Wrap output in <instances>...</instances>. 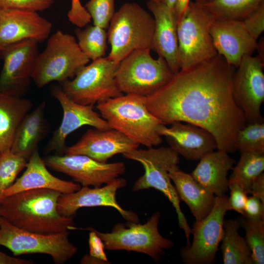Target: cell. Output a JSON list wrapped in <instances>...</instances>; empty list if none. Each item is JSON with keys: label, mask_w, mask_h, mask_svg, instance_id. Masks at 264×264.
I'll return each instance as SVG.
<instances>
[{"label": "cell", "mask_w": 264, "mask_h": 264, "mask_svg": "<svg viewBox=\"0 0 264 264\" xmlns=\"http://www.w3.org/2000/svg\"><path fill=\"white\" fill-rule=\"evenodd\" d=\"M139 145L119 131L93 128L88 129L74 144L67 147L65 154H81L101 162L113 156L136 149Z\"/></svg>", "instance_id": "20"}, {"label": "cell", "mask_w": 264, "mask_h": 264, "mask_svg": "<svg viewBox=\"0 0 264 264\" xmlns=\"http://www.w3.org/2000/svg\"><path fill=\"white\" fill-rule=\"evenodd\" d=\"M90 231L88 239L89 247V255L95 258L99 259L105 264H108L106 253L105 252V246L103 241L97 236L96 233L92 230L88 228H78Z\"/></svg>", "instance_id": "41"}, {"label": "cell", "mask_w": 264, "mask_h": 264, "mask_svg": "<svg viewBox=\"0 0 264 264\" xmlns=\"http://www.w3.org/2000/svg\"><path fill=\"white\" fill-rule=\"evenodd\" d=\"M124 178H116L103 187L83 186L77 191L61 194L57 204V209L63 216L72 217L77 211L83 207L106 206L114 208L127 221L139 222L137 215L133 212L124 209L116 198L118 189L127 185Z\"/></svg>", "instance_id": "17"}, {"label": "cell", "mask_w": 264, "mask_h": 264, "mask_svg": "<svg viewBox=\"0 0 264 264\" xmlns=\"http://www.w3.org/2000/svg\"><path fill=\"white\" fill-rule=\"evenodd\" d=\"M150 48L135 50L119 63L115 74L118 89L122 93L143 96L151 95L167 84L173 73L165 60L154 59Z\"/></svg>", "instance_id": "7"}, {"label": "cell", "mask_w": 264, "mask_h": 264, "mask_svg": "<svg viewBox=\"0 0 264 264\" xmlns=\"http://www.w3.org/2000/svg\"><path fill=\"white\" fill-rule=\"evenodd\" d=\"M81 264H105L103 261L89 255H85L81 260Z\"/></svg>", "instance_id": "46"}, {"label": "cell", "mask_w": 264, "mask_h": 264, "mask_svg": "<svg viewBox=\"0 0 264 264\" xmlns=\"http://www.w3.org/2000/svg\"><path fill=\"white\" fill-rule=\"evenodd\" d=\"M241 227L239 220H224L220 249L224 264H254L251 251L244 237L239 233Z\"/></svg>", "instance_id": "28"}, {"label": "cell", "mask_w": 264, "mask_h": 264, "mask_svg": "<svg viewBox=\"0 0 264 264\" xmlns=\"http://www.w3.org/2000/svg\"><path fill=\"white\" fill-rule=\"evenodd\" d=\"M199 160L191 174L193 177L215 196L226 195L228 190L227 174L236 160L228 153L220 150L205 155Z\"/></svg>", "instance_id": "24"}, {"label": "cell", "mask_w": 264, "mask_h": 264, "mask_svg": "<svg viewBox=\"0 0 264 264\" xmlns=\"http://www.w3.org/2000/svg\"><path fill=\"white\" fill-rule=\"evenodd\" d=\"M226 195L215 197L214 206L203 219L193 224V239L190 246L180 249V255L186 264L214 263L223 234L224 216L227 211Z\"/></svg>", "instance_id": "12"}, {"label": "cell", "mask_w": 264, "mask_h": 264, "mask_svg": "<svg viewBox=\"0 0 264 264\" xmlns=\"http://www.w3.org/2000/svg\"><path fill=\"white\" fill-rule=\"evenodd\" d=\"M240 159L233 167L228 179L240 185L248 194L253 182L264 170V152L251 151L240 153Z\"/></svg>", "instance_id": "30"}, {"label": "cell", "mask_w": 264, "mask_h": 264, "mask_svg": "<svg viewBox=\"0 0 264 264\" xmlns=\"http://www.w3.org/2000/svg\"><path fill=\"white\" fill-rule=\"evenodd\" d=\"M71 8L67 13L68 20L79 28L85 27L91 21L89 13L80 0H71Z\"/></svg>", "instance_id": "39"}, {"label": "cell", "mask_w": 264, "mask_h": 264, "mask_svg": "<svg viewBox=\"0 0 264 264\" xmlns=\"http://www.w3.org/2000/svg\"><path fill=\"white\" fill-rule=\"evenodd\" d=\"M52 27V23L36 11L0 10V52L24 40L43 42L49 38Z\"/></svg>", "instance_id": "18"}, {"label": "cell", "mask_w": 264, "mask_h": 264, "mask_svg": "<svg viewBox=\"0 0 264 264\" xmlns=\"http://www.w3.org/2000/svg\"><path fill=\"white\" fill-rule=\"evenodd\" d=\"M27 162L26 158L10 150L0 153V197L2 192L13 184Z\"/></svg>", "instance_id": "33"}, {"label": "cell", "mask_w": 264, "mask_h": 264, "mask_svg": "<svg viewBox=\"0 0 264 264\" xmlns=\"http://www.w3.org/2000/svg\"><path fill=\"white\" fill-rule=\"evenodd\" d=\"M62 194L48 189L21 192L0 200V217L25 231L48 234L74 230L73 217L57 209Z\"/></svg>", "instance_id": "2"}, {"label": "cell", "mask_w": 264, "mask_h": 264, "mask_svg": "<svg viewBox=\"0 0 264 264\" xmlns=\"http://www.w3.org/2000/svg\"><path fill=\"white\" fill-rule=\"evenodd\" d=\"M156 2H162V0H149Z\"/></svg>", "instance_id": "49"}, {"label": "cell", "mask_w": 264, "mask_h": 264, "mask_svg": "<svg viewBox=\"0 0 264 264\" xmlns=\"http://www.w3.org/2000/svg\"><path fill=\"white\" fill-rule=\"evenodd\" d=\"M256 50L258 52L256 57L258 59L264 64V37L261 38L259 41H257V44Z\"/></svg>", "instance_id": "45"}, {"label": "cell", "mask_w": 264, "mask_h": 264, "mask_svg": "<svg viewBox=\"0 0 264 264\" xmlns=\"http://www.w3.org/2000/svg\"><path fill=\"white\" fill-rule=\"evenodd\" d=\"M147 7L155 22L152 49L163 58L174 74L180 70L178 55L177 19L174 8L149 0Z\"/></svg>", "instance_id": "22"}, {"label": "cell", "mask_w": 264, "mask_h": 264, "mask_svg": "<svg viewBox=\"0 0 264 264\" xmlns=\"http://www.w3.org/2000/svg\"><path fill=\"white\" fill-rule=\"evenodd\" d=\"M206 0H194V1L198 3L202 4L203 3L205 2Z\"/></svg>", "instance_id": "48"}, {"label": "cell", "mask_w": 264, "mask_h": 264, "mask_svg": "<svg viewBox=\"0 0 264 264\" xmlns=\"http://www.w3.org/2000/svg\"><path fill=\"white\" fill-rule=\"evenodd\" d=\"M32 106L28 99L0 90V153L10 150L16 131Z\"/></svg>", "instance_id": "27"}, {"label": "cell", "mask_w": 264, "mask_h": 264, "mask_svg": "<svg viewBox=\"0 0 264 264\" xmlns=\"http://www.w3.org/2000/svg\"><path fill=\"white\" fill-rule=\"evenodd\" d=\"M122 155L126 158L140 163L144 169V174L134 182L132 190L137 192L153 188L161 192L175 209L179 228L184 231L186 246H189L192 228L181 210L180 200L169 174L171 169L178 167L179 154L170 147H152L147 149L137 148Z\"/></svg>", "instance_id": "4"}, {"label": "cell", "mask_w": 264, "mask_h": 264, "mask_svg": "<svg viewBox=\"0 0 264 264\" xmlns=\"http://www.w3.org/2000/svg\"><path fill=\"white\" fill-rule=\"evenodd\" d=\"M264 66L256 56L245 55L233 74V98L247 123L264 122L261 112L264 100Z\"/></svg>", "instance_id": "13"}, {"label": "cell", "mask_w": 264, "mask_h": 264, "mask_svg": "<svg viewBox=\"0 0 264 264\" xmlns=\"http://www.w3.org/2000/svg\"><path fill=\"white\" fill-rule=\"evenodd\" d=\"M39 43L29 39L11 45L0 52L3 60L0 90L22 97L29 89L39 54Z\"/></svg>", "instance_id": "15"}, {"label": "cell", "mask_w": 264, "mask_h": 264, "mask_svg": "<svg viewBox=\"0 0 264 264\" xmlns=\"http://www.w3.org/2000/svg\"><path fill=\"white\" fill-rule=\"evenodd\" d=\"M30 260L17 258L7 255L0 251V264H32Z\"/></svg>", "instance_id": "43"}, {"label": "cell", "mask_w": 264, "mask_h": 264, "mask_svg": "<svg viewBox=\"0 0 264 264\" xmlns=\"http://www.w3.org/2000/svg\"><path fill=\"white\" fill-rule=\"evenodd\" d=\"M264 0H206L202 5L215 20L242 21Z\"/></svg>", "instance_id": "29"}, {"label": "cell", "mask_w": 264, "mask_h": 264, "mask_svg": "<svg viewBox=\"0 0 264 264\" xmlns=\"http://www.w3.org/2000/svg\"><path fill=\"white\" fill-rule=\"evenodd\" d=\"M118 65L107 57L97 59L79 68L72 79L60 86L68 98L82 105H94L120 96L123 93L115 81Z\"/></svg>", "instance_id": "10"}, {"label": "cell", "mask_w": 264, "mask_h": 264, "mask_svg": "<svg viewBox=\"0 0 264 264\" xmlns=\"http://www.w3.org/2000/svg\"><path fill=\"white\" fill-rule=\"evenodd\" d=\"M157 132L165 137L170 147L188 160H198L218 149L217 141L210 132L190 123L175 122L170 127L162 124Z\"/></svg>", "instance_id": "21"}, {"label": "cell", "mask_w": 264, "mask_h": 264, "mask_svg": "<svg viewBox=\"0 0 264 264\" xmlns=\"http://www.w3.org/2000/svg\"><path fill=\"white\" fill-rule=\"evenodd\" d=\"M90 60L80 49L73 36L58 30L48 38L44 50L36 60L32 81L38 88L73 78Z\"/></svg>", "instance_id": "6"}, {"label": "cell", "mask_w": 264, "mask_h": 264, "mask_svg": "<svg viewBox=\"0 0 264 264\" xmlns=\"http://www.w3.org/2000/svg\"><path fill=\"white\" fill-rule=\"evenodd\" d=\"M245 230L244 239L251 251L255 264H264V220H250L244 217L238 219Z\"/></svg>", "instance_id": "32"}, {"label": "cell", "mask_w": 264, "mask_h": 264, "mask_svg": "<svg viewBox=\"0 0 264 264\" xmlns=\"http://www.w3.org/2000/svg\"><path fill=\"white\" fill-rule=\"evenodd\" d=\"M44 160L51 170L66 174L83 186L100 187L119 177L126 170L123 162H101L81 154L51 155Z\"/></svg>", "instance_id": "14"}, {"label": "cell", "mask_w": 264, "mask_h": 264, "mask_svg": "<svg viewBox=\"0 0 264 264\" xmlns=\"http://www.w3.org/2000/svg\"><path fill=\"white\" fill-rule=\"evenodd\" d=\"M169 174L180 200L188 205L196 221L205 218L214 206L215 195L179 167L171 169Z\"/></svg>", "instance_id": "25"}, {"label": "cell", "mask_w": 264, "mask_h": 264, "mask_svg": "<svg viewBox=\"0 0 264 264\" xmlns=\"http://www.w3.org/2000/svg\"><path fill=\"white\" fill-rule=\"evenodd\" d=\"M234 67L218 54L180 69L146 97L147 108L165 125L182 122L205 129L215 137L218 150L233 153L237 133L247 124L233 96Z\"/></svg>", "instance_id": "1"}, {"label": "cell", "mask_w": 264, "mask_h": 264, "mask_svg": "<svg viewBox=\"0 0 264 264\" xmlns=\"http://www.w3.org/2000/svg\"><path fill=\"white\" fill-rule=\"evenodd\" d=\"M75 33L80 49L90 60L104 57L108 39L105 29L93 24L84 29L78 27Z\"/></svg>", "instance_id": "31"}, {"label": "cell", "mask_w": 264, "mask_h": 264, "mask_svg": "<svg viewBox=\"0 0 264 264\" xmlns=\"http://www.w3.org/2000/svg\"><path fill=\"white\" fill-rule=\"evenodd\" d=\"M246 29L256 40L264 30V3L242 20Z\"/></svg>", "instance_id": "37"}, {"label": "cell", "mask_w": 264, "mask_h": 264, "mask_svg": "<svg viewBox=\"0 0 264 264\" xmlns=\"http://www.w3.org/2000/svg\"><path fill=\"white\" fill-rule=\"evenodd\" d=\"M52 95L59 102L63 111L62 122L54 131L48 143L47 152H55L63 155L67 147L66 139L69 134L83 126L106 130L110 129L107 121L94 110L93 105H85L76 103L65 94L60 86L51 88Z\"/></svg>", "instance_id": "16"}, {"label": "cell", "mask_w": 264, "mask_h": 264, "mask_svg": "<svg viewBox=\"0 0 264 264\" xmlns=\"http://www.w3.org/2000/svg\"><path fill=\"white\" fill-rule=\"evenodd\" d=\"M236 147L240 153L264 152V123H247L237 133Z\"/></svg>", "instance_id": "34"}, {"label": "cell", "mask_w": 264, "mask_h": 264, "mask_svg": "<svg viewBox=\"0 0 264 264\" xmlns=\"http://www.w3.org/2000/svg\"><path fill=\"white\" fill-rule=\"evenodd\" d=\"M69 231L48 234L21 229L0 217V245L15 256L41 253L50 255L56 264L73 257L77 247L69 240Z\"/></svg>", "instance_id": "11"}, {"label": "cell", "mask_w": 264, "mask_h": 264, "mask_svg": "<svg viewBox=\"0 0 264 264\" xmlns=\"http://www.w3.org/2000/svg\"><path fill=\"white\" fill-rule=\"evenodd\" d=\"M26 169L21 177L2 193L0 200L10 195L26 190L48 189L67 194L78 191L81 185L60 179L52 175L36 149L28 159Z\"/></svg>", "instance_id": "23"}, {"label": "cell", "mask_w": 264, "mask_h": 264, "mask_svg": "<svg viewBox=\"0 0 264 264\" xmlns=\"http://www.w3.org/2000/svg\"><path fill=\"white\" fill-rule=\"evenodd\" d=\"M242 216L250 220H264V203L256 197H247Z\"/></svg>", "instance_id": "40"}, {"label": "cell", "mask_w": 264, "mask_h": 264, "mask_svg": "<svg viewBox=\"0 0 264 264\" xmlns=\"http://www.w3.org/2000/svg\"><path fill=\"white\" fill-rule=\"evenodd\" d=\"M54 1V0H0V10L19 9L42 11L51 7Z\"/></svg>", "instance_id": "36"}, {"label": "cell", "mask_w": 264, "mask_h": 264, "mask_svg": "<svg viewBox=\"0 0 264 264\" xmlns=\"http://www.w3.org/2000/svg\"><path fill=\"white\" fill-rule=\"evenodd\" d=\"M160 213H154L144 224L127 221L117 223L110 232H99L92 227L109 250H126L145 254L155 262L159 261L164 250L172 248L174 242L159 233L158 224Z\"/></svg>", "instance_id": "9"}, {"label": "cell", "mask_w": 264, "mask_h": 264, "mask_svg": "<svg viewBox=\"0 0 264 264\" xmlns=\"http://www.w3.org/2000/svg\"><path fill=\"white\" fill-rule=\"evenodd\" d=\"M154 18L134 2H126L114 13L108 27L110 50L107 57L119 64L134 50L152 49Z\"/></svg>", "instance_id": "5"}, {"label": "cell", "mask_w": 264, "mask_h": 264, "mask_svg": "<svg viewBox=\"0 0 264 264\" xmlns=\"http://www.w3.org/2000/svg\"><path fill=\"white\" fill-rule=\"evenodd\" d=\"M213 20L202 4L194 1L189 2L177 24L180 69L208 60L218 54L210 33Z\"/></svg>", "instance_id": "8"}, {"label": "cell", "mask_w": 264, "mask_h": 264, "mask_svg": "<svg viewBox=\"0 0 264 264\" xmlns=\"http://www.w3.org/2000/svg\"><path fill=\"white\" fill-rule=\"evenodd\" d=\"M177 0H162V2L171 8H174Z\"/></svg>", "instance_id": "47"}, {"label": "cell", "mask_w": 264, "mask_h": 264, "mask_svg": "<svg viewBox=\"0 0 264 264\" xmlns=\"http://www.w3.org/2000/svg\"><path fill=\"white\" fill-rule=\"evenodd\" d=\"M248 194L258 198L264 203V174H261L252 183Z\"/></svg>", "instance_id": "42"}, {"label": "cell", "mask_w": 264, "mask_h": 264, "mask_svg": "<svg viewBox=\"0 0 264 264\" xmlns=\"http://www.w3.org/2000/svg\"><path fill=\"white\" fill-rule=\"evenodd\" d=\"M191 1V0H177L174 9L177 17V22L183 15Z\"/></svg>", "instance_id": "44"}, {"label": "cell", "mask_w": 264, "mask_h": 264, "mask_svg": "<svg viewBox=\"0 0 264 264\" xmlns=\"http://www.w3.org/2000/svg\"><path fill=\"white\" fill-rule=\"evenodd\" d=\"M96 109L110 128L138 145L150 148L162 142L157 130L164 124L149 111L145 96L122 94L97 104Z\"/></svg>", "instance_id": "3"}, {"label": "cell", "mask_w": 264, "mask_h": 264, "mask_svg": "<svg viewBox=\"0 0 264 264\" xmlns=\"http://www.w3.org/2000/svg\"><path fill=\"white\" fill-rule=\"evenodd\" d=\"M228 189L230 193L227 199V211L233 210L243 215L247 194L240 185L234 182H228Z\"/></svg>", "instance_id": "38"}, {"label": "cell", "mask_w": 264, "mask_h": 264, "mask_svg": "<svg viewBox=\"0 0 264 264\" xmlns=\"http://www.w3.org/2000/svg\"><path fill=\"white\" fill-rule=\"evenodd\" d=\"M210 33L218 54L238 67L243 57L256 51L257 40L247 31L242 21L213 20Z\"/></svg>", "instance_id": "19"}, {"label": "cell", "mask_w": 264, "mask_h": 264, "mask_svg": "<svg viewBox=\"0 0 264 264\" xmlns=\"http://www.w3.org/2000/svg\"><path fill=\"white\" fill-rule=\"evenodd\" d=\"M46 102L43 101L28 112L19 126L10 150L28 160L39 143L50 130L44 111Z\"/></svg>", "instance_id": "26"}, {"label": "cell", "mask_w": 264, "mask_h": 264, "mask_svg": "<svg viewBox=\"0 0 264 264\" xmlns=\"http://www.w3.org/2000/svg\"><path fill=\"white\" fill-rule=\"evenodd\" d=\"M85 7L94 25L105 29L108 28L115 13L114 0H89Z\"/></svg>", "instance_id": "35"}]
</instances>
